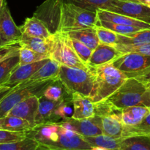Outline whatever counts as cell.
I'll use <instances>...</instances> for the list:
<instances>
[{
  "label": "cell",
  "instance_id": "obj_1",
  "mask_svg": "<svg viewBox=\"0 0 150 150\" xmlns=\"http://www.w3.org/2000/svg\"><path fill=\"white\" fill-rule=\"evenodd\" d=\"M33 16L42 21L51 34L93 27L98 21L96 11L62 0H45Z\"/></svg>",
  "mask_w": 150,
  "mask_h": 150
},
{
  "label": "cell",
  "instance_id": "obj_2",
  "mask_svg": "<svg viewBox=\"0 0 150 150\" xmlns=\"http://www.w3.org/2000/svg\"><path fill=\"white\" fill-rule=\"evenodd\" d=\"M27 136L40 144L38 150H89L92 146L79 133L58 122L35 126Z\"/></svg>",
  "mask_w": 150,
  "mask_h": 150
},
{
  "label": "cell",
  "instance_id": "obj_3",
  "mask_svg": "<svg viewBox=\"0 0 150 150\" xmlns=\"http://www.w3.org/2000/svg\"><path fill=\"white\" fill-rule=\"evenodd\" d=\"M105 100L119 110L136 105L150 107V83L139 78H127Z\"/></svg>",
  "mask_w": 150,
  "mask_h": 150
},
{
  "label": "cell",
  "instance_id": "obj_4",
  "mask_svg": "<svg viewBox=\"0 0 150 150\" xmlns=\"http://www.w3.org/2000/svg\"><path fill=\"white\" fill-rule=\"evenodd\" d=\"M89 69L95 79L93 92L91 96L95 103L108 99L127 79L112 63Z\"/></svg>",
  "mask_w": 150,
  "mask_h": 150
},
{
  "label": "cell",
  "instance_id": "obj_5",
  "mask_svg": "<svg viewBox=\"0 0 150 150\" xmlns=\"http://www.w3.org/2000/svg\"><path fill=\"white\" fill-rule=\"evenodd\" d=\"M59 82L67 94L79 93L84 96H92L95 85L93 73L89 70L61 65Z\"/></svg>",
  "mask_w": 150,
  "mask_h": 150
},
{
  "label": "cell",
  "instance_id": "obj_6",
  "mask_svg": "<svg viewBox=\"0 0 150 150\" xmlns=\"http://www.w3.org/2000/svg\"><path fill=\"white\" fill-rule=\"evenodd\" d=\"M50 59L61 65L89 70L75 51L71 38L67 32H57L50 37Z\"/></svg>",
  "mask_w": 150,
  "mask_h": 150
},
{
  "label": "cell",
  "instance_id": "obj_7",
  "mask_svg": "<svg viewBox=\"0 0 150 150\" xmlns=\"http://www.w3.org/2000/svg\"><path fill=\"white\" fill-rule=\"evenodd\" d=\"M54 82L57 81H45L35 83L24 81L15 86L11 92L0 101V118L7 116L12 108L21 101L32 96L42 95L45 87Z\"/></svg>",
  "mask_w": 150,
  "mask_h": 150
},
{
  "label": "cell",
  "instance_id": "obj_8",
  "mask_svg": "<svg viewBox=\"0 0 150 150\" xmlns=\"http://www.w3.org/2000/svg\"><path fill=\"white\" fill-rule=\"evenodd\" d=\"M95 115L100 120L103 134L114 139L122 138L124 125L122 121V110L117 109L103 100L95 103Z\"/></svg>",
  "mask_w": 150,
  "mask_h": 150
},
{
  "label": "cell",
  "instance_id": "obj_9",
  "mask_svg": "<svg viewBox=\"0 0 150 150\" xmlns=\"http://www.w3.org/2000/svg\"><path fill=\"white\" fill-rule=\"evenodd\" d=\"M23 32L13 21L6 0L0 9V48L19 44Z\"/></svg>",
  "mask_w": 150,
  "mask_h": 150
},
{
  "label": "cell",
  "instance_id": "obj_10",
  "mask_svg": "<svg viewBox=\"0 0 150 150\" xmlns=\"http://www.w3.org/2000/svg\"><path fill=\"white\" fill-rule=\"evenodd\" d=\"M112 64L127 78L135 77L150 66V56L127 53L112 62Z\"/></svg>",
  "mask_w": 150,
  "mask_h": 150
},
{
  "label": "cell",
  "instance_id": "obj_11",
  "mask_svg": "<svg viewBox=\"0 0 150 150\" xmlns=\"http://www.w3.org/2000/svg\"><path fill=\"white\" fill-rule=\"evenodd\" d=\"M103 10L150 23V7L130 0H114Z\"/></svg>",
  "mask_w": 150,
  "mask_h": 150
},
{
  "label": "cell",
  "instance_id": "obj_12",
  "mask_svg": "<svg viewBox=\"0 0 150 150\" xmlns=\"http://www.w3.org/2000/svg\"><path fill=\"white\" fill-rule=\"evenodd\" d=\"M63 127L79 133L82 136H95L103 134L100 120L98 116L89 119L77 120L72 117L59 122Z\"/></svg>",
  "mask_w": 150,
  "mask_h": 150
},
{
  "label": "cell",
  "instance_id": "obj_13",
  "mask_svg": "<svg viewBox=\"0 0 150 150\" xmlns=\"http://www.w3.org/2000/svg\"><path fill=\"white\" fill-rule=\"evenodd\" d=\"M124 54L116 48L115 46L99 43V45L92 51L86 65L89 68H95L112 63L113 61Z\"/></svg>",
  "mask_w": 150,
  "mask_h": 150
},
{
  "label": "cell",
  "instance_id": "obj_14",
  "mask_svg": "<svg viewBox=\"0 0 150 150\" xmlns=\"http://www.w3.org/2000/svg\"><path fill=\"white\" fill-rule=\"evenodd\" d=\"M39 105V97L32 96L15 105L7 115L23 119L35 127V117Z\"/></svg>",
  "mask_w": 150,
  "mask_h": 150
},
{
  "label": "cell",
  "instance_id": "obj_15",
  "mask_svg": "<svg viewBox=\"0 0 150 150\" xmlns=\"http://www.w3.org/2000/svg\"><path fill=\"white\" fill-rule=\"evenodd\" d=\"M61 100H50L43 95L39 97V105L35 117V126L45 123L59 122V120L55 114V111Z\"/></svg>",
  "mask_w": 150,
  "mask_h": 150
},
{
  "label": "cell",
  "instance_id": "obj_16",
  "mask_svg": "<svg viewBox=\"0 0 150 150\" xmlns=\"http://www.w3.org/2000/svg\"><path fill=\"white\" fill-rule=\"evenodd\" d=\"M97 16L100 21H103L111 22V23H118V24L127 25V26H133L136 27L141 28L143 29H150V23L144 21L138 20L125 15L120 13H114V12L108 11L103 9H98L96 10Z\"/></svg>",
  "mask_w": 150,
  "mask_h": 150
},
{
  "label": "cell",
  "instance_id": "obj_17",
  "mask_svg": "<svg viewBox=\"0 0 150 150\" xmlns=\"http://www.w3.org/2000/svg\"><path fill=\"white\" fill-rule=\"evenodd\" d=\"M73 104L72 118L81 120L93 117L95 114V103L90 96H84L79 93L71 95Z\"/></svg>",
  "mask_w": 150,
  "mask_h": 150
},
{
  "label": "cell",
  "instance_id": "obj_18",
  "mask_svg": "<svg viewBox=\"0 0 150 150\" xmlns=\"http://www.w3.org/2000/svg\"><path fill=\"white\" fill-rule=\"evenodd\" d=\"M49 59H47L37 62L32 63V64L19 65L12 73L10 79L6 82L4 86L13 87V86H16L18 84H20V83L29 80Z\"/></svg>",
  "mask_w": 150,
  "mask_h": 150
},
{
  "label": "cell",
  "instance_id": "obj_19",
  "mask_svg": "<svg viewBox=\"0 0 150 150\" xmlns=\"http://www.w3.org/2000/svg\"><path fill=\"white\" fill-rule=\"evenodd\" d=\"M60 67H61V64L59 63L50 59L29 80L26 81L29 83L45 81H59V73Z\"/></svg>",
  "mask_w": 150,
  "mask_h": 150
},
{
  "label": "cell",
  "instance_id": "obj_20",
  "mask_svg": "<svg viewBox=\"0 0 150 150\" xmlns=\"http://www.w3.org/2000/svg\"><path fill=\"white\" fill-rule=\"evenodd\" d=\"M20 27L23 34L30 37L47 39L52 35L45 23L34 16L26 18L23 24Z\"/></svg>",
  "mask_w": 150,
  "mask_h": 150
},
{
  "label": "cell",
  "instance_id": "obj_21",
  "mask_svg": "<svg viewBox=\"0 0 150 150\" xmlns=\"http://www.w3.org/2000/svg\"><path fill=\"white\" fill-rule=\"evenodd\" d=\"M150 112V107L136 105L122 110V121L124 126H134L140 123Z\"/></svg>",
  "mask_w": 150,
  "mask_h": 150
},
{
  "label": "cell",
  "instance_id": "obj_22",
  "mask_svg": "<svg viewBox=\"0 0 150 150\" xmlns=\"http://www.w3.org/2000/svg\"><path fill=\"white\" fill-rule=\"evenodd\" d=\"M67 33L68 34L70 38L78 40L87 47H89L92 51L100 43L98 35H97L95 26L93 27L82 28V29L72 30L67 32Z\"/></svg>",
  "mask_w": 150,
  "mask_h": 150
},
{
  "label": "cell",
  "instance_id": "obj_23",
  "mask_svg": "<svg viewBox=\"0 0 150 150\" xmlns=\"http://www.w3.org/2000/svg\"><path fill=\"white\" fill-rule=\"evenodd\" d=\"M83 137L92 147H100L106 150H120L122 138L114 139L104 134Z\"/></svg>",
  "mask_w": 150,
  "mask_h": 150
},
{
  "label": "cell",
  "instance_id": "obj_24",
  "mask_svg": "<svg viewBox=\"0 0 150 150\" xmlns=\"http://www.w3.org/2000/svg\"><path fill=\"white\" fill-rule=\"evenodd\" d=\"M19 44L21 46H25L40 54H48L50 52V37L47 39L36 37H30L23 34Z\"/></svg>",
  "mask_w": 150,
  "mask_h": 150
},
{
  "label": "cell",
  "instance_id": "obj_25",
  "mask_svg": "<svg viewBox=\"0 0 150 150\" xmlns=\"http://www.w3.org/2000/svg\"><path fill=\"white\" fill-rule=\"evenodd\" d=\"M33 128L30 123L23 119L7 115L0 118V130L9 131H29Z\"/></svg>",
  "mask_w": 150,
  "mask_h": 150
},
{
  "label": "cell",
  "instance_id": "obj_26",
  "mask_svg": "<svg viewBox=\"0 0 150 150\" xmlns=\"http://www.w3.org/2000/svg\"><path fill=\"white\" fill-rule=\"evenodd\" d=\"M120 150H150V137L132 136L122 138Z\"/></svg>",
  "mask_w": 150,
  "mask_h": 150
},
{
  "label": "cell",
  "instance_id": "obj_27",
  "mask_svg": "<svg viewBox=\"0 0 150 150\" xmlns=\"http://www.w3.org/2000/svg\"><path fill=\"white\" fill-rule=\"evenodd\" d=\"M150 43V29H143L129 35H119L117 44L140 45Z\"/></svg>",
  "mask_w": 150,
  "mask_h": 150
},
{
  "label": "cell",
  "instance_id": "obj_28",
  "mask_svg": "<svg viewBox=\"0 0 150 150\" xmlns=\"http://www.w3.org/2000/svg\"><path fill=\"white\" fill-rule=\"evenodd\" d=\"M20 65L19 53L0 63V86H4L12 73Z\"/></svg>",
  "mask_w": 150,
  "mask_h": 150
},
{
  "label": "cell",
  "instance_id": "obj_29",
  "mask_svg": "<svg viewBox=\"0 0 150 150\" xmlns=\"http://www.w3.org/2000/svg\"><path fill=\"white\" fill-rule=\"evenodd\" d=\"M132 136H145L150 137V112L136 125L124 126L122 138Z\"/></svg>",
  "mask_w": 150,
  "mask_h": 150
},
{
  "label": "cell",
  "instance_id": "obj_30",
  "mask_svg": "<svg viewBox=\"0 0 150 150\" xmlns=\"http://www.w3.org/2000/svg\"><path fill=\"white\" fill-rule=\"evenodd\" d=\"M50 59L48 54H40L25 46H21L19 49V62L20 65L32 64L37 62Z\"/></svg>",
  "mask_w": 150,
  "mask_h": 150
},
{
  "label": "cell",
  "instance_id": "obj_31",
  "mask_svg": "<svg viewBox=\"0 0 150 150\" xmlns=\"http://www.w3.org/2000/svg\"><path fill=\"white\" fill-rule=\"evenodd\" d=\"M39 146L36 140L27 136L18 142L0 144V150H38Z\"/></svg>",
  "mask_w": 150,
  "mask_h": 150
},
{
  "label": "cell",
  "instance_id": "obj_32",
  "mask_svg": "<svg viewBox=\"0 0 150 150\" xmlns=\"http://www.w3.org/2000/svg\"><path fill=\"white\" fill-rule=\"evenodd\" d=\"M96 25L103 26V27L107 28V29L117 33L118 35H129L130 34L136 33V32H139V31L143 30V29L136 27V26H127V25L118 24V23H111V22L103 21H100L98 18Z\"/></svg>",
  "mask_w": 150,
  "mask_h": 150
},
{
  "label": "cell",
  "instance_id": "obj_33",
  "mask_svg": "<svg viewBox=\"0 0 150 150\" xmlns=\"http://www.w3.org/2000/svg\"><path fill=\"white\" fill-rule=\"evenodd\" d=\"M95 29L100 43L113 45V46L118 43L119 35L117 33L99 25L95 26Z\"/></svg>",
  "mask_w": 150,
  "mask_h": 150
},
{
  "label": "cell",
  "instance_id": "obj_34",
  "mask_svg": "<svg viewBox=\"0 0 150 150\" xmlns=\"http://www.w3.org/2000/svg\"><path fill=\"white\" fill-rule=\"evenodd\" d=\"M63 1L72 3L82 8L96 11L98 9H105L114 0H62Z\"/></svg>",
  "mask_w": 150,
  "mask_h": 150
},
{
  "label": "cell",
  "instance_id": "obj_35",
  "mask_svg": "<svg viewBox=\"0 0 150 150\" xmlns=\"http://www.w3.org/2000/svg\"><path fill=\"white\" fill-rule=\"evenodd\" d=\"M55 114L59 122L64 119L73 117V104L72 102V97L67 98L64 96L62 98L59 104L56 109Z\"/></svg>",
  "mask_w": 150,
  "mask_h": 150
},
{
  "label": "cell",
  "instance_id": "obj_36",
  "mask_svg": "<svg viewBox=\"0 0 150 150\" xmlns=\"http://www.w3.org/2000/svg\"><path fill=\"white\" fill-rule=\"evenodd\" d=\"M28 131H9L0 130V144L23 140L27 137Z\"/></svg>",
  "mask_w": 150,
  "mask_h": 150
},
{
  "label": "cell",
  "instance_id": "obj_37",
  "mask_svg": "<svg viewBox=\"0 0 150 150\" xmlns=\"http://www.w3.org/2000/svg\"><path fill=\"white\" fill-rule=\"evenodd\" d=\"M71 42L77 55L79 56L80 59L86 65L92 53V50L86 46V45L82 43L81 42L74 39V38H71Z\"/></svg>",
  "mask_w": 150,
  "mask_h": 150
},
{
  "label": "cell",
  "instance_id": "obj_38",
  "mask_svg": "<svg viewBox=\"0 0 150 150\" xmlns=\"http://www.w3.org/2000/svg\"><path fill=\"white\" fill-rule=\"evenodd\" d=\"M116 48L123 54L127 53H138L144 55L150 56V43L144 44L140 45H123V44H117L114 45Z\"/></svg>",
  "mask_w": 150,
  "mask_h": 150
},
{
  "label": "cell",
  "instance_id": "obj_39",
  "mask_svg": "<svg viewBox=\"0 0 150 150\" xmlns=\"http://www.w3.org/2000/svg\"><path fill=\"white\" fill-rule=\"evenodd\" d=\"M55 82L50 83L44 89L42 95L50 100L58 101L64 97L63 88L59 85L54 84Z\"/></svg>",
  "mask_w": 150,
  "mask_h": 150
},
{
  "label": "cell",
  "instance_id": "obj_40",
  "mask_svg": "<svg viewBox=\"0 0 150 150\" xmlns=\"http://www.w3.org/2000/svg\"><path fill=\"white\" fill-rule=\"evenodd\" d=\"M135 78H139V79H143V80L146 81H150V66L148 68L145 69L140 73L136 75Z\"/></svg>",
  "mask_w": 150,
  "mask_h": 150
},
{
  "label": "cell",
  "instance_id": "obj_41",
  "mask_svg": "<svg viewBox=\"0 0 150 150\" xmlns=\"http://www.w3.org/2000/svg\"><path fill=\"white\" fill-rule=\"evenodd\" d=\"M14 88V86L13 87H10V86H3L0 89V101L7 95L10 92H11L12 89Z\"/></svg>",
  "mask_w": 150,
  "mask_h": 150
},
{
  "label": "cell",
  "instance_id": "obj_42",
  "mask_svg": "<svg viewBox=\"0 0 150 150\" xmlns=\"http://www.w3.org/2000/svg\"><path fill=\"white\" fill-rule=\"evenodd\" d=\"M130 1L139 2V3H141V4H144V5L150 7V0H130Z\"/></svg>",
  "mask_w": 150,
  "mask_h": 150
},
{
  "label": "cell",
  "instance_id": "obj_43",
  "mask_svg": "<svg viewBox=\"0 0 150 150\" xmlns=\"http://www.w3.org/2000/svg\"><path fill=\"white\" fill-rule=\"evenodd\" d=\"M89 150H106V149H103V148H100V147H92V149Z\"/></svg>",
  "mask_w": 150,
  "mask_h": 150
},
{
  "label": "cell",
  "instance_id": "obj_44",
  "mask_svg": "<svg viewBox=\"0 0 150 150\" xmlns=\"http://www.w3.org/2000/svg\"><path fill=\"white\" fill-rule=\"evenodd\" d=\"M4 2V0H0V9H1V7H2Z\"/></svg>",
  "mask_w": 150,
  "mask_h": 150
},
{
  "label": "cell",
  "instance_id": "obj_45",
  "mask_svg": "<svg viewBox=\"0 0 150 150\" xmlns=\"http://www.w3.org/2000/svg\"><path fill=\"white\" fill-rule=\"evenodd\" d=\"M2 86H0V89H1V87H2Z\"/></svg>",
  "mask_w": 150,
  "mask_h": 150
},
{
  "label": "cell",
  "instance_id": "obj_46",
  "mask_svg": "<svg viewBox=\"0 0 150 150\" xmlns=\"http://www.w3.org/2000/svg\"><path fill=\"white\" fill-rule=\"evenodd\" d=\"M7 47H8V46H7ZM5 48H6V47H5ZM2 48H0V50H1V49H2Z\"/></svg>",
  "mask_w": 150,
  "mask_h": 150
},
{
  "label": "cell",
  "instance_id": "obj_47",
  "mask_svg": "<svg viewBox=\"0 0 150 150\" xmlns=\"http://www.w3.org/2000/svg\"><path fill=\"white\" fill-rule=\"evenodd\" d=\"M148 82H149V83H150V81H148Z\"/></svg>",
  "mask_w": 150,
  "mask_h": 150
}]
</instances>
